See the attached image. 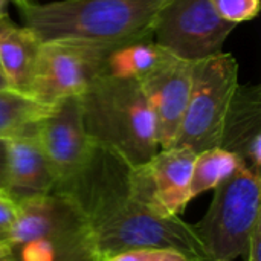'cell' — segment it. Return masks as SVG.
<instances>
[{"label":"cell","instance_id":"cell-1","mask_svg":"<svg viewBox=\"0 0 261 261\" xmlns=\"http://www.w3.org/2000/svg\"><path fill=\"white\" fill-rule=\"evenodd\" d=\"M55 190L78 206L95 261L128 249L174 251L190 261H208L193 226L158 208L145 165L133 167L96 145L86 167Z\"/></svg>","mask_w":261,"mask_h":261},{"label":"cell","instance_id":"cell-2","mask_svg":"<svg viewBox=\"0 0 261 261\" xmlns=\"http://www.w3.org/2000/svg\"><path fill=\"white\" fill-rule=\"evenodd\" d=\"M167 0H57L17 3L24 26L46 41L121 44L151 35Z\"/></svg>","mask_w":261,"mask_h":261},{"label":"cell","instance_id":"cell-3","mask_svg":"<svg viewBox=\"0 0 261 261\" xmlns=\"http://www.w3.org/2000/svg\"><path fill=\"white\" fill-rule=\"evenodd\" d=\"M80 98L84 127L95 145L133 167L145 165L159 151L154 119L139 81L99 75Z\"/></svg>","mask_w":261,"mask_h":261},{"label":"cell","instance_id":"cell-4","mask_svg":"<svg viewBox=\"0 0 261 261\" xmlns=\"http://www.w3.org/2000/svg\"><path fill=\"white\" fill-rule=\"evenodd\" d=\"M5 240L9 261H95L86 222L75 202L60 190L17 202Z\"/></svg>","mask_w":261,"mask_h":261},{"label":"cell","instance_id":"cell-5","mask_svg":"<svg viewBox=\"0 0 261 261\" xmlns=\"http://www.w3.org/2000/svg\"><path fill=\"white\" fill-rule=\"evenodd\" d=\"M214 191L206 214L193 229L208 261H232L248 252L260 222V174L240 162Z\"/></svg>","mask_w":261,"mask_h":261},{"label":"cell","instance_id":"cell-6","mask_svg":"<svg viewBox=\"0 0 261 261\" xmlns=\"http://www.w3.org/2000/svg\"><path fill=\"white\" fill-rule=\"evenodd\" d=\"M239 86V61L232 54L219 52L196 60L187 110L173 147L188 148L196 154L220 147Z\"/></svg>","mask_w":261,"mask_h":261},{"label":"cell","instance_id":"cell-7","mask_svg":"<svg viewBox=\"0 0 261 261\" xmlns=\"http://www.w3.org/2000/svg\"><path fill=\"white\" fill-rule=\"evenodd\" d=\"M116 44L46 41L41 44L29 96L43 106L81 96L102 72L109 50Z\"/></svg>","mask_w":261,"mask_h":261},{"label":"cell","instance_id":"cell-8","mask_svg":"<svg viewBox=\"0 0 261 261\" xmlns=\"http://www.w3.org/2000/svg\"><path fill=\"white\" fill-rule=\"evenodd\" d=\"M236 28L216 14L210 0H167L154 18L151 35L162 49L196 61L223 52Z\"/></svg>","mask_w":261,"mask_h":261},{"label":"cell","instance_id":"cell-9","mask_svg":"<svg viewBox=\"0 0 261 261\" xmlns=\"http://www.w3.org/2000/svg\"><path fill=\"white\" fill-rule=\"evenodd\" d=\"M34 135L58 179V185L78 174L96 147L86 132L80 96H70L52 106L37 122Z\"/></svg>","mask_w":261,"mask_h":261},{"label":"cell","instance_id":"cell-10","mask_svg":"<svg viewBox=\"0 0 261 261\" xmlns=\"http://www.w3.org/2000/svg\"><path fill=\"white\" fill-rule=\"evenodd\" d=\"M193 64L164 49L158 64L139 80L154 119L159 150L171 148L179 135L191 92Z\"/></svg>","mask_w":261,"mask_h":261},{"label":"cell","instance_id":"cell-11","mask_svg":"<svg viewBox=\"0 0 261 261\" xmlns=\"http://www.w3.org/2000/svg\"><path fill=\"white\" fill-rule=\"evenodd\" d=\"M220 148L234 153L249 170L260 174L261 90L257 84L239 86L232 99Z\"/></svg>","mask_w":261,"mask_h":261},{"label":"cell","instance_id":"cell-12","mask_svg":"<svg viewBox=\"0 0 261 261\" xmlns=\"http://www.w3.org/2000/svg\"><path fill=\"white\" fill-rule=\"evenodd\" d=\"M8 145V194L24 200L52 193L58 179L44 156L34 132L6 139Z\"/></svg>","mask_w":261,"mask_h":261},{"label":"cell","instance_id":"cell-13","mask_svg":"<svg viewBox=\"0 0 261 261\" xmlns=\"http://www.w3.org/2000/svg\"><path fill=\"white\" fill-rule=\"evenodd\" d=\"M196 153L188 148L171 147L159 150L145 170L151 184L158 208L168 217H179L191 199L190 182Z\"/></svg>","mask_w":261,"mask_h":261},{"label":"cell","instance_id":"cell-14","mask_svg":"<svg viewBox=\"0 0 261 261\" xmlns=\"http://www.w3.org/2000/svg\"><path fill=\"white\" fill-rule=\"evenodd\" d=\"M41 44L31 28L15 24L8 15L0 20V70L11 90L29 96Z\"/></svg>","mask_w":261,"mask_h":261},{"label":"cell","instance_id":"cell-15","mask_svg":"<svg viewBox=\"0 0 261 261\" xmlns=\"http://www.w3.org/2000/svg\"><path fill=\"white\" fill-rule=\"evenodd\" d=\"M162 52L164 49L154 43L153 35L116 44L106 55L101 75L139 81L158 64Z\"/></svg>","mask_w":261,"mask_h":261},{"label":"cell","instance_id":"cell-16","mask_svg":"<svg viewBox=\"0 0 261 261\" xmlns=\"http://www.w3.org/2000/svg\"><path fill=\"white\" fill-rule=\"evenodd\" d=\"M52 107V106H50ZM35 99L14 92H0V139H11L34 132L37 122L49 112Z\"/></svg>","mask_w":261,"mask_h":261},{"label":"cell","instance_id":"cell-17","mask_svg":"<svg viewBox=\"0 0 261 261\" xmlns=\"http://www.w3.org/2000/svg\"><path fill=\"white\" fill-rule=\"evenodd\" d=\"M240 162L242 161L234 153L220 147L208 148L197 153L193 164L190 182L191 199L197 197L202 193L214 190L237 168Z\"/></svg>","mask_w":261,"mask_h":261},{"label":"cell","instance_id":"cell-18","mask_svg":"<svg viewBox=\"0 0 261 261\" xmlns=\"http://www.w3.org/2000/svg\"><path fill=\"white\" fill-rule=\"evenodd\" d=\"M210 3L222 20L237 26L258 15L261 0H210Z\"/></svg>","mask_w":261,"mask_h":261},{"label":"cell","instance_id":"cell-19","mask_svg":"<svg viewBox=\"0 0 261 261\" xmlns=\"http://www.w3.org/2000/svg\"><path fill=\"white\" fill-rule=\"evenodd\" d=\"M18 211L17 202L8 194L0 193V239H5L15 222Z\"/></svg>","mask_w":261,"mask_h":261},{"label":"cell","instance_id":"cell-20","mask_svg":"<svg viewBox=\"0 0 261 261\" xmlns=\"http://www.w3.org/2000/svg\"><path fill=\"white\" fill-rule=\"evenodd\" d=\"M162 252V249H128L102 261H158Z\"/></svg>","mask_w":261,"mask_h":261},{"label":"cell","instance_id":"cell-21","mask_svg":"<svg viewBox=\"0 0 261 261\" xmlns=\"http://www.w3.org/2000/svg\"><path fill=\"white\" fill-rule=\"evenodd\" d=\"M0 193H8V145L0 139Z\"/></svg>","mask_w":261,"mask_h":261},{"label":"cell","instance_id":"cell-22","mask_svg":"<svg viewBox=\"0 0 261 261\" xmlns=\"http://www.w3.org/2000/svg\"><path fill=\"white\" fill-rule=\"evenodd\" d=\"M158 261H190L187 257H184L182 254L179 252H174V251H164L162 255L159 257Z\"/></svg>","mask_w":261,"mask_h":261},{"label":"cell","instance_id":"cell-23","mask_svg":"<svg viewBox=\"0 0 261 261\" xmlns=\"http://www.w3.org/2000/svg\"><path fill=\"white\" fill-rule=\"evenodd\" d=\"M9 257V246L5 239H0V260H5Z\"/></svg>","mask_w":261,"mask_h":261},{"label":"cell","instance_id":"cell-24","mask_svg":"<svg viewBox=\"0 0 261 261\" xmlns=\"http://www.w3.org/2000/svg\"><path fill=\"white\" fill-rule=\"evenodd\" d=\"M2 90H11V89H9V84H8V81H6L3 72L0 70V92H2Z\"/></svg>","mask_w":261,"mask_h":261},{"label":"cell","instance_id":"cell-25","mask_svg":"<svg viewBox=\"0 0 261 261\" xmlns=\"http://www.w3.org/2000/svg\"><path fill=\"white\" fill-rule=\"evenodd\" d=\"M6 2L8 0H0V20L8 15V12H6Z\"/></svg>","mask_w":261,"mask_h":261},{"label":"cell","instance_id":"cell-26","mask_svg":"<svg viewBox=\"0 0 261 261\" xmlns=\"http://www.w3.org/2000/svg\"><path fill=\"white\" fill-rule=\"evenodd\" d=\"M12 2H15V5H17V3H21V2H24V0H12Z\"/></svg>","mask_w":261,"mask_h":261},{"label":"cell","instance_id":"cell-27","mask_svg":"<svg viewBox=\"0 0 261 261\" xmlns=\"http://www.w3.org/2000/svg\"><path fill=\"white\" fill-rule=\"evenodd\" d=\"M0 261H9V260H8V258H5V260H0Z\"/></svg>","mask_w":261,"mask_h":261}]
</instances>
